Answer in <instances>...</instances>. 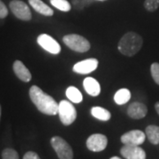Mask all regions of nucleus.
I'll return each mask as SVG.
<instances>
[{
	"instance_id": "nucleus-2",
	"label": "nucleus",
	"mask_w": 159,
	"mask_h": 159,
	"mask_svg": "<svg viewBox=\"0 0 159 159\" xmlns=\"http://www.w3.org/2000/svg\"><path fill=\"white\" fill-rule=\"evenodd\" d=\"M143 39L135 32H128L124 34L118 43V49L120 53L127 57H133L142 49Z\"/></svg>"
},
{
	"instance_id": "nucleus-29",
	"label": "nucleus",
	"mask_w": 159,
	"mask_h": 159,
	"mask_svg": "<svg viewBox=\"0 0 159 159\" xmlns=\"http://www.w3.org/2000/svg\"><path fill=\"white\" fill-rule=\"evenodd\" d=\"M0 118H1V105H0Z\"/></svg>"
},
{
	"instance_id": "nucleus-28",
	"label": "nucleus",
	"mask_w": 159,
	"mask_h": 159,
	"mask_svg": "<svg viewBox=\"0 0 159 159\" xmlns=\"http://www.w3.org/2000/svg\"><path fill=\"white\" fill-rule=\"evenodd\" d=\"M110 159H121V158H119V157H112L111 158H110Z\"/></svg>"
},
{
	"instance_id": "nucleus-13",
	"label": "nucleus",
	"mask_w": 159,
	"mask_h": 159,
	"mask_svg": "<svg viewBox=\"0 0 159 159\" xmlns=\"http://www.w3.org/2000/svg\"><path fill=\"white\" fill-rule=\"evenodd\" d=\"M12 68H13V72L16 74V76L24 82H29L32 79L31 73L29 72V69L26 67V66L20 60L14 61Z\"/></svg>"
},
{
	"instance_id": "nucleus-17",
	"label": "nucleus",
	"mask_w": 159,
	"mask_h": 159,
	"mask_svg": "<svg viewBox=\"0 0 159 159\" xmlns=\"http://www.w3.org/2000/svg\"><path fill=\"white\" fill-rule=\"evenodd\" d=\"M91 114L96 119L102 120V121H108L111 119V114L108 110L102 108V107H99V106L92 107L91 108Z\"/></svg>"
},
{
	"instance_id": "nucleus-27",
	"label": "nucleus",
	"mask_w": 159,
	"mask_h": 159,
	"mask_svg": "<svg viewBox=\"0 0 159 159\" xmlns=\"http://www.w3.org/2000/svg\"><path fill=\"white\" fill-rule=\"evenodd\" d=\"M155 109H156V111H157V112L159 115V102H156V104H155Z\"/></svg>"
},
{
	"instance_id": "nucleus-19",
	"label": "nucleus",
	"mask_w": 159,
	"mask_h": 159,
	"mask_svg": "<svg viewBox=\"0 0 159 159\" xmlns=\"http://www.w3.org/2000/svg\"><path fill=\"white\" fill-rule=\"evenodd\" d=\"M66 95L69 100L74 103H80L82 102V99H83L82 94L77 88H75L74 86H70L66 89Z\"/></svg>"
},
{
	"instance_id": "nucleus-9",
	"label": "nucleus",
	"mask_w": 159,
	"mask_h": 159,
	"mask_svg": "<svg viewBox=\"0 0 159 159\" xmlns=\"http://www.w3.org/2000/svg\"><path fill=\"white\" fill-rule=\"evenodd\" d=\"M146 134L141 130H132L124 134L120 140L125 145H136L139 146L145 142Z\"/></svg>"
},
{
	"instance_id": "nucleus-15",
	"label": "nucleus",
	"mask_w": 159,
	"mask_h": 159,
	"mask_svg": "<svg viewBox=\"0 0 159 159\" xmlns=\"http://www.w3.org/2000/svg\"><path fill=\"white\" fill-rule=\"evenodd\" d=\"M29 5L34 9V11L39 12L44 16H52L54 11L50 6L44 4L42 0H29Z\"/></svg>"
},
{
	"instance_id": "nucleus-20",
	"label": "nucleus",
	"mask_w": 159,
	"mask_h": 159,
	"mask_svg": "<svg viewBox=\"0 0 159 159\" xmlns=\"http://www.w3.org/2000/svg\"><path fill=\"white\" fill-rule=\"evenodd\" d=\"M51 4L57 9L62 11H69L72 6L67 0H50Z\"/></svg>"
},
{
	"instance_id": "nucleus-21",
	"label": "nucleus",
	"mask_w": 159,
	"mask_h": 159,
	"mask_svg": "<svg viewBox=\"0 0 159 159\" xmlns=\"http://www.w3.org/2000/svg\"><path fill=\"white\" fill-rule=\"evenodd\" d=\"M2 159H20L17 151L13 148H5L2 152Z\"/></svg>"
},
{
	"instance_id": "nucleus-16",
	"label": "nucleus",
	"mask_w": 159,
	"mask_h": 159,
	"mask_svg": "<svg viewBox=\"0 0 159 159\" xmlns=\"http://www.w3.org/2000/svg\"><path fill=\"white\" fill-rule=\"evenodd\" d=\"M145 134L148 141L152 144L154 145L159 144V126L154 125H148L146 127Z\"/></svg>"
},
{
	"instance_id": "nucleus-10",
	"label": "nucleus",
	"mask_w": 159,
	"mask_h": 159,
	"mask_svg": "<svg viewBox=\"0 0 159 159\" xmlns=\"http://www.w3.org/2000/svg\"><path fill=\"white\" fill-rule=\"evenodd\" d=\"M98 63L97 58H88L76 63L73 67V71L80 74H90L97 68Z\"/></svg>"
},
{
	"instance_id": "nucleus-30",
	"label": "nucleus",
	"mask_w": 159,
	"mask_h": 159,
	"mask_svg": "<svg viewBox=\"0 0 159 159\" xmlns=\"http://www.w3.org/2000/svg\"><path fill=\"white\" fill-rule=\"evenodd\" d=\"M97 1H105V0H97Z\"/></svg>"
},
{
	"instance_id": "nucleus-23",
	"label": "nucleus",
	"mask_w": 159,
	"mask_h": 159,
	"mask_svg": "<svg viewBox=\"0 0 159 159\" xmlns=\"http://www.w3.org/2000/svg\"><path fill=\"white\" fill-rule=\"evenodd\" d=\"M150 73L154 81L159 85V63H153L150 66Z\"/></svg>"
},
{
	"instance_id": "nucleus-6",
	"label": "nucleus",
	"mask_w": 159,
	"mask_h": 159,
	"mask_svg": "<svg viewBox=\"0 0 159 159\" xmlns=\"http://www.w3.org/2000/svg\"><path fill=\"white\" fill-rule=\"evenodd\" d=\"M9 7L14 16L18 19L25 21H29L32 19V13L29 6L21 0H12L10 2Z\"/></svg>"
},
{
	"instance_id": "nucleus-5",
	"label": "nucleus",
	"mask_w": 159,
	"mask_h": 159,
	"mask_svg": "<svg viewBox=\"0 0 159 159\" xmlns=\"http://www.w3.org/2000/svg\"><path fill=\"white\" fill-rule=\"evenodd\" d=\"M52 148L56 151L59 159H73L74 152L68 142L59 136H53L51 140Z\"/></svg>"
},
{
	"instance_id": "nucleus-1",
	"label": "nucleus",
	"mask_w": 159,
	"mask_h": 159,
	"mask_svg": "<svg viewBox=\"0 0 159 159\" xmlns=\"http://www.w3.org/2000/svg\"><path fill=\"white\" fill-rule=\"evenodd\" d=\"M29 97L36 108L42 113L54 116L58 113V104L55 99L46 94L37 86H32L29 89Z\"/></svg>"
},
{
	"instance_id": "nucleus-3",
	"label": "nucleus",
	"mask_w": 159,
	"mask_h": 159,
	"mask_svg": "<svg viewBox=\"0 0 159 159\" xmlns=\"http://www.w3.org/2000/svg\"><path fill=\"white\" fill-rule=\"evenodd\" d=\"M63 42L71 50L77 52H86L91 47L90 43L80 34H66L63 37Z\"/></svg>"
},
{
	"instance_id": "nucleus-25",
	"label": "nucleus",
	"mask_w": 159,
	"mask_h": 159,
	"mask_svg": "<svg viewBox=\"0 0 159 159\" xmlns=\"http://www.w3.org/2000/svg\"><path fill=\"white\" fill-rule=\"evenodd\" d=\"M8 15V9L6 6L0 0V19H5Z\"/></svg>"
},
{
	"instance_id": "nucleus-4",
	"label": "nucleus",
	"mask_w": 159,
	"mask_h": 159,
	"mask_svg": "<svg viewBox=\"0 0 159 159\" xmlns=\"http://www.w3.org/2000/svg\"><path fill=\"white\" fill-rule=\"evenodd\" d=\"M58 115L63 125H69L75 121L77 111L72 102L62 100L58 103Z\"/></svg>"
},
{
	"instance_id": "nucleus-18",
	"label": "nucleus",
	"mask_w": 159,
	"mask_h": 159,
	"mask_svg": "<svg viewBox=\"0 0 159 159\" xmlns=\"http://www.w3.org/2000/svg\"><path fill=\"white\" fill-rule=\"evenodd\" d=\"M131 98V92L127 89H121L116 92L114 95V101L117 104L122 105L125 104L130 100Z\"/></svg>"
},
{
	"instance_id": "nucleus-12",
	"label": "nucleus",
	"mask_w": 159,
	"mask_h": 159,
	"mask_svg": "<svg viewBox=\"0 0 159 159\" xmlns=\"http://www.w3.org/2000/svg\"><path fill=\"white\" fill-rule=\"evenodd\" d=\"M148 113L147 106L142 102H132L127 109V115L134 119H143Z\"/></svg>"
},
{
	"instance_id": "nucleus-14",
	"label": "nucleus",
	"mask_w": 159,
	"mask_h": 159,
	"mask_svg": "<svg viewBox=\"0 0 159 159\" xmlns=\"http://www.w3.org/2000/svg\"><path fill=\"white\" fill-rule=\"evenodd\" d=\"M83 87L85 91L92 97H97L101 93V86L97 80L88 77L83 80Z\"/></svg>"
},
{
	"instance_id": "nucleus-26",
	"label": "nucleus",
	"mask_w": 159,
	"mask_h": 159,
	"mask_svg": "<svg viewBox=\"0 0 159 159\" xmlns=\"http://www.w3.org/2000/svg\"><path fill=\"white\" fill-rule=\"evenodd\" d=\"M23 159H41L40 157L34 151H29L24 155Z\"/></svg>"
},
{
	"instance_id": "nucleus-11",
	"label": "nucleus",
	"mask_w": 159,
	"mask_h": 159,
	"mask_svg": "<svg viewBox=\"0 0 159 159\" xmlns=\"http://www.w3.org/2000/svg\"><path fill=\"white\" fill-rule=\"evenodd\" d=\"M121 155L126 159H146V153L136 145H125L120 149Z\"/></svg>"
},
{
	"instance_id": "nucleus-24",
	"label": "nucleus",
	"mask_w": 159,
	"mask_h": 159,
	"mask_svg": "<svg viewBox=\"0 0 159 159\" xmlns=\"http://www.w3.org/2000/svg\"><path fill=\"white\" fill-rule=\"evenodd\" d=\"M92 3V0H73V6L77 10H81Z\"/></svg>"
},
{
	"instance_id": "nucleus-8",
	"label": "nucleus",
	"mask_w": 159,
	"mask_h": 159,
	"mask_svg": "<svg viewBox=\"0 0 159 159\" xmlns=\"http://www.w3.org/2000/svg\"><path fill=\"white\" fill-rule=\"evenodd\" d=\"M108 144V139L102 134H95L88 138L87 148L93 152H100L104 150Z\"/></svg>"
},
{
	"instance_id": "nucleus-22",
	"label": "nucleus",
	"mask_w": 159,
	"mask_h": 159,
	"mask_svg": "<svg viewBox=\"0 0 159 159\" xmlns=\"http://www.w3.org/2000/svg\"><path fill=\"white\" fill-rule=\"evenodd\" d=\"M144 7L148 11H155L159 8V0H145Z\"/></svg>"
},
{
	"instance_id": "nucleus-7",
	"label": "nucleus",
	"mask_w": 159,
	"mask_h": 159,
	"mask_svg": "<svg viewBox=\"0 0 159 159\" xmlns=\"http://www.w3.org/2000/svg\"><path fill=\"white\" fill-rule=\"evenodd\" d=\"M37 43L43 50H45L46 51H48L51 54L57 55L61 51V47L59 45V43L49 34H40L37 37Z\"/></svg>"
}]
</instances>
